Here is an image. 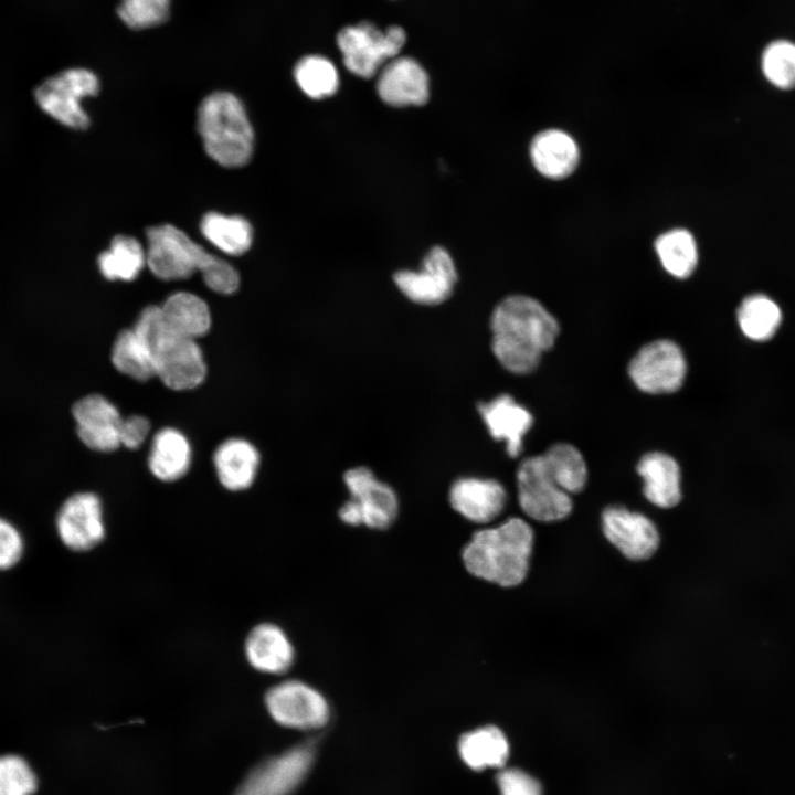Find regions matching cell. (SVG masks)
Masks as SVG:
<instances>
[{
    "mask_svg": "<svg viewBox=\"0 0 795 795\" xmlns=\"http://www.w3.org/2000/svg\"><path fill=\"white\" fill-rule=\"evenodd\" d=\"M160 308L169 327L180 336L195 340L205 335L211 327L208 305L192 293L172 294Z\"/></svg>",
    "mask_w": 795,
    "mask_h": 795,
    "instance_id": "d4e9b609",
    "label": "cell"
},
{
    "mask_svg": "<svg viewBox=\"0 0 795 795\" xmlns=\"http://www.w3.org/2000/svg\"><path fill=\"white\" fill-rule=\"evenodd\" d=\"M264 702L272 719L290 729H320L330 718V708L326 698L300 679H284L276 682L266 690Z\"/></svg>",
    "mask_w": 795,
    "mask_h": 795,
    "instance_id": "9c48e42d",
    "label": "cell"
},
{
    "mask_svg": "<svg viewBox=\"0 0 795 795\" xmlns=\"http://www.w3.org/2000/svg\"><path fill=\"white\" fill-rule=\"evenodd\" d=\"M213 462L221 485L230 491H242L252 486L259 456L250 442L231 438L218 447Z\"/></svg>",
    "mask_w": 795,
    "mask_h": 795,
    "instance_id": "603a6c76",
    "label": "cell"
},
{
    "mask_svg": "<svg viewBox=\"0 0 795 795\" xmlns=\"http://www.w3.org/2000/svg\"><path fill=\"white\" fill-rule=\"evenodd\" d=\"M686 373L687 363L681 349L668 339L646 343L628 364V374L634 384L649 394L678 391Z\"/></svg>",
    "mask_w": 795,
    "mask_h": 795,
    "instance_id": "8fae6325",
    "label": "cell"
},
{
    "mask_svg": "<svg viewBox=\"0 0 795 795\" xmlns=\"http://www.w3.org/2000/svg\"><path fill=\"white\" fill-rule=\"evenodd\" d=\"M507 502L504 486L495 479L459 478L449 489V504L465 519L487 523L496 519Z\"/></svg>",
    "mask_w": 795,
    "mask_h": 795,
    "instance_id": "d6986e66",
    "label": "cell"
},
{
    "mask_svg": "<svg viewBox=\"0 0 795 795\" xmlns=\"http://www.w3.org/2000/svg\"><path fill=\"white\" fill-rule=\"evenodd\" d=\"M97 76L86 68H70L45 80L34 91L39 107L60 124L82 130L89 118L81 100L98 93Z\"/></svg>",
    "mask_w": 795,
    "mask_h": 795,
    "instance_id": "ba28073f",
    "label": "cell"
},
{
    "mask_svg": "<svg viewBox=\"0 0 795 795\" xmlns=\"http://www.w3.org/2000/svg\"><path fill=\"white\" fill-rule=\"evenodd\" d=\"M602 527L606 539L629 560H647L659 547L654 522L624 507H607L602 513Z\"/></svg>",
    "mask_w": 795,
    "mask_h": 795,
    "instance_id": "9a60e30c",
    "label": "cell"
},
{
    "mask_svg": "<svg viewBox=\"0 0 795 795\" xmlns=\"http://www.w3.org/2000/svg\"><path fill=\"white\" fill-rule=\"evenodd\" d=\"M191 462V447L187 437L174 428L159 431L151 445L149 468L162 481H174L183 477Z\"/></svg>",
    "mask_w": 795,
    "mask_h": 795,
    "instance_id": "cb8c5ba5",
    "label": "cell"
},
{
    "mask_svg": "<svg viewBox=\"0 0 795 795\" xmlns=\"http://www.w3.org/2000/svg\"><path fill=\"white\" fill-rule=\"evenodd\" d=\"M202 277L206 286L219 294H232L240 285L237 271L219 257L202 273Z\"/></svg>",
    "mask_w": 795,
    "mask_h": 795,
    "instance_id": "74e56055",
    "label": "cell"
},
{
    "mask_svg": "<svg viewBox=\"0 0 795 795\" xmlns=\"http://www.w3.org/2000/svg\"><path fill=\"white\" fill-rule=\"evenodd\" d=\"M198 130L206 153L227 168L245 166L253 153L254 132L241 100L229 92L206 96L198 109Z\"/></svg>",
    "mask_w": 795,
    "mask_h": 795,
    "instance_id": "3957f363",
    "label": "cell"
},
{
    "mask_svg": "<svg viewBox=\"0 0 795 795\" xmlns=\"http://www.w3.org/2000/svg\"><path fill=\"white\" fill-rule=\"evenodd\" d=\"M405 41L406 34L401 26L382 31L367 21L346 26L337 35L346 67L363 78L374 76L386 62L396 57Z\"/></svg>",
    "mask_w": 795,
    "mask_h": 795,
    "instance_id": "52a82bcc",
    "label": "cell"
},
{
    "mask_svg": "<svg viewBox=\"0 0 795 795\" xmlns=\"http://www.w3.org/2000/svg\"><path fill=\"white\" fill-rule=\"evenodd\" d=\"M55 528L61 542L74 552H88L106 537L103 504L89 491L71 495L60 507Z\"/></svg>",
    "mask_w": 795,
    "mask_h": 795,
    "instance_id": "7c38bea8",
    "label": "cell"
},
{
    "mask_svg": "<svg viewBox=\"0 0 795 795\" xmlns=\"http://www.w3.org/2000/svg\"><path fill=\"white\" fill-rule=\"evenodd\" d=\"M146 236V264L162 280L184 279L197 271L202 274L216 258L171 224L151 226Z\"/></svg>",
    "mask_w": 795,
    "mask_h": 795,
    "instance_id": "5b68a950",
    "label": "cell"
},
{
    "mask_svg": "<svg viewBox=\"0 0 795 795\" xmlns=\"http://www.w3.org/2000/svg\"><path fill=\"white\" fill-rule=\"evenodd\" d=\"M294 76L300 89L315 99L333 95L339 85L337 68L329 60L319 55H308L299 60Z\"/></svg>",
    "mask_w": 795,
    "mask_h": 795,
    "instance_id": "d6a6232c",
    "label": "cell"
},
{
    "mask_svg": "<svg viewBox=\"0 0 795 795\" xmlns=\"http://www.w3.org/2000/svg\"><path fill=\"white\" fill-rule=\"evenodd\" d=\"M98 268L109 280H134L146 264V251L132 236L116 235L98 256Z\"/></svg>",
    "mask_w": 795,
    "mask_h": 795,
    "instance_id": "83f0119b",
    "label": "cell"
},
{
    "mask_svg": "<svg viewBox=\"0 0 795 795\" xmlns=\"http://www.w3.org/2000/svg\"><path fill=\"white\" fill-rule=\"evenodd\" d=\"M457 282L454 261L442 246H434L424 257L418 271H399L394 274L398 288L412 301L437 305L445 301Z\"/></svg>",
    "mask_w": 795,
    "mask_h": 795,
    "instance_id": "5bb4252c",
    "label": "cell"
},
{
    "mask_svg": "<svg viewBox=\"0 0 795 795\" xmlns=\"http://www.w3.org/2000/svg\"><path fill=\"white\" fill-rule=\"evenodd\" d=\"M497 784L500 795H542L538 781L518 768L502 770Z\"/></svg>",
    "mask_w": 795,
    "mask_h": 795,
    "instance_id": "f35d334b",
    "label": "cell"
},
{
    "mask_svg": "<svg viewBox=\"0 0 795 795\" xmlns=\"http://www.w3.org/2000/svg\"><path fill=\"white\" fill-rule=\"evenodd\" d=\"M655 248L664 268L677 278L690 276L697 266V244L691 233L683 229L661 234Z\"/></svg>",
    "mask_w": 795,
    "mask_h": 795,
    "instance_id": "4dcf8cb0",
    "label": "cell"
},
{
    "mask_svg": "<svg viewBox=\"0 0 795 795\" xmlns=\"http://www.w3.org/2000/svg\"><path fill=\"white\" fill-rule=\"evenodd\" d=\"M490 329L495 357L516 374L532 372L560 331L553 315L540 301L524 295L502 299L492 311Z\"/></svg>",
    "mask_w": 795,
    "mask_h": 795,
    "instance_id": "6da1fadb",
    "label": "cell"
},
{
    "mask_svg": "<svg viewBox=\"0 0 795 795\" xmlns=\"http://www.w3.org/2000/svg\"><path fill=\"white\" fill-rule=\"evenodd\" d=\"M517 488L520 508L537 521H558L572 511L571 495L560 487L542 455L521 462L517 470Z\"/></svg>",
    "mask_w": 795,
    "mask_h": 795,
    "instance_id": "30bf717a",
    "label": "cell"
},
{
    "mask_svg": "<svg viewBox=\"0 0 795 795\" xmlns=\"http://www.w3.org/2000/svg\"><path fill=\"white\" fill-rule=\"evenodd\" d=\"M530 156L536 169L547 178L562 179L570 176L579 162L575 140L565 131L547 129L531 142Z\"/></svg>",
    "mask_w": 795,
    "mask_h": 795,
    "instance_id": "7402d4cb",
    "label": "cell"
},
{
    "mask_svg": "<svg viewBox=\"0 0 795 795\" xmlns=\"http://www.w3.org/2000/svg\"><path fill=\"white\" fill-rule=\"evenodd\" d=\"M80 439L91 449L110 452L120 445L121 417L106 398L91 394L80 399L72 407Z\"/></svg>",
    "mask_w": 795,
    "mask_h": 795,
    "instance_id": "e0dca14e",
    "label": "cell"
},
{
    "mask_svg": "<svg viewBox=\"0 0 795 795\" xmlns=\"http://www.w3.org/2000/svg\"><path fill=\"white\" fill-rule=\"evenodd\" d=\"M24 540L20 530L0 517V571L13 568L22 558Z\"/></svg>",
    "mask_w": 795,
    "mask_h": 795,
    "instance_id": "8d00e7d4",
    "label": "cell"
},
{
    "mask_svg": "<svg viewBox=\"0 0 795 795\" xmlns=\"http://www.w3.org/2000/svg\"><path fill=\"white\" fill-rule=\"evenodd\" d=\"M533 547L532 528L520 518L476 531L462 551L466 570L504 587L523 582Z\"/></svg>",
    "mask_w": 795,
    "mask_h": 795,
    "instance_id": "7a4b0ae2",
    "label": "cell"
},
{
    "mask_svg": "<svg viewBox=\"0 0 795 795\" xmlns=\"http://www.w3.org/2000/svg\"><path fill=\"white\" fill-rule=\"evenodd\" d=\"M35 788V775L23 759L0 757V795H32Z\"/></svg>",
    "mask_w": 795,
    "mask_h": 795,
    "instance_id": "d590c367",
    "label": "cell"
},
{
    "mask_svg": "<svg viewBox=\"0 0 795 795\" xmlns=\"http://www.w3.org/2000/svg\"><path fill=\"white\" fill-rule=\"evenodd\" d=\"M736 319L743 335L753 341H765L777 331L782 312L770 297L755 294L746 297L738 308Z\"/></svg>",
    "mask_w": 795,
    "mask_h": 795,
    "instance_id": "f1b7e54d",
    "label": "cell"
},
{
    "mask_svg": "<svg viewBox=\"0 0 795 795\" xmlns=\"http://www.w3.org/2000/svg\"><path fill=\"white\" fill-rule=\"evenodd\" d=\"M150 430L149 421L140 415H131L121 420L119 426L120 445L127 448H138L148 436Z\"/></svg>",
    "mask_w": 795,
    "mask_h": 795,
    "instance_id": "ab89813d",
    "label": "cell"
},
{
    "mask_svg": "<svg viewBox=\"0 0 795 795\" xmlns=\"http://www.w3.org/2000/svg\"><path fill=\"white\" fill-rule=\"evenodd\" d=\"M112 362L118 371L138 381L156 375L152 353L134 329L124 330L117 336Z\"/></svg>",
    "mask_w": 795,
    "mask_h": 795,
    "instance_id": "f546056e",
    "label": "cell"
},
{
    "mask_svg": "<svg viewBox=\"0 0 795 795\" xmlns=\"http://www.w3.org/2000/svg\"><path fill=\"white\" fill-rule=\"evenodd\" d=\"M141 339L152 353L156 375L166 386L182 391L202 383L206 368L194 339L174 332L166 319L150 328Z\"/></svg>",
    "mask_w": 795,
    "mask_h": 795,
    "instance_id": "277c9868",
    "label": "cell"
},
{
    "mask_svg": "<svg viewBox=\"0 0 795 795\" xmlns=\"http://www.w3.org/2000/svg\"><path fill=\"white\" fill-rule=\"evenodd\" d=\"M243 655L254 671L282 676L293 667L296 653L282 626L273 622H261L247 632L243 642Z\"/></svg>",
    "mask_w": 795,
    "mask_h": 795,
    "instance_id": "2e32d148",
    "label": "cell"
},
{
    "mask_svg": "<svg viewBox=\"0 0 795 795\" xmlns=\"http://www.w3.org/2000/svg\"><path fill=\"white\" fill-rule=\"evenodd\" d=\"M765 78L775 87H795V43L780 39L766 45L761 56Z\"/></svg>",
    "mask_w": 795,
    "mask_h": 795,
    "instance_id": "836d02e7",
    "label": "cell"
},
{
    "mask_svg": "<svg viewBox=\"0 0 795 795\" xmlns=\"http://www.w3.org/2000/svg\"><path fill=\"white\" fill-rule=\"evenodd\" d=\"M542 457L560 487L568 494L581 492L587 481V467L580 451L568 443L550 446Z\"/></svg>",
    "mask_w": 795,
    "mask_h": 795,
    "instance_id": "1f68e13d",
    "label": "cell"
},
{
    "mask_svg": "<svg viewBox=\"0 0 795 795\" xmlns=\"http://www.w3.org/2000/svg\"><path fill=\"white\" fill-rule=\"evenodd\" d=\"M169 6L170 0H121L117 14L128 28L142 30L162 23Z\"/></svg>",
    "mask_w": 795,
    "mask_h": 795,
    "instance_id": "e575fe53",
    "label": "cell"
},
{
    "mask_svg": "<svg viewBox=\"0 0 795 795\" xmlns=\"http://www.w3.org/2000/svg\"><path fill=\"white\" fill-rule=\"evenodd\" d=\"M350 498L338 511L342 522L384 530L396 519L399 501L394 490L375 478L367 467H356L343 476Z\"/></svg>",
    "mask_w": 795,
    "mask_h": 795,
    "instance_id": "8992f818",
    "label": "cell"
},
{
    "mask_svg": "<svg viewBox=\"0 0 795 795\" xmlns=\"http://www.w3.org/2000/svg\"><path fill=\"white\" fill-rule=\"evenodd\" d=\"M200 230L211 244L230 255L244 254L253 241L251 224L240 215L209 212L202 218Z\"/></svg>",
    "mask_w": 795,
    "mask_h": 795,
    "instance_id": "4316f807",
    "label": "cell"
},
{
    "mask_svg": "<svg viewBox=\"0 0 795 795\" xmlns=\"http://www.w3.org/2000/svg\"><path fill=\"white\" fill-rule=\"evenodd\" d=\"M463 761L474 770L501 767L509 755V744L501 730L481 727L465 733L458 743Z\"/></svg>",
    "mask_w": 795,
    "mask_h": 795,
    "instance_id": "484cf974",
    "label": "cell"
},
{
    "mask_svg": "<svg viewBox=\"0 0 795 795\" xmlns=\"http://www.w3.org/2000/svg\"><path fill=\"white\" fill-rule=\"evenodd\" d=\"M644 495L655 506L672 508L681 499V475L677 462L661 452L645 454L637 464Z\"/></svg>",
    "mask_w": 795,
    "mask_h": 795,
    "instance_id": "44dd1931",
    "label": "cell"
},
{
    "mask_svg": "<svg viewBox=\"0 0 795 795\" xmlns=\"http://www.w3.org/2000/svg\"><path fill=\"white\" fill-rule=\"evenodd\" d=\"M315 744L306 742L255 767L234 795H290L307 775Z\"/></svg>",
    "mask_w": 795,
    "mask_h": 795,
    "instance_id": "4fadbf2b",
    "label": "cell"
},
{
    "mask_svg": "<svg viewBox=\"0 0 795 795\" xmlns=\"http://www.w3.org/2000/svg\"><path fill=\"white\" fill-rule=\"evenodd\" d=\"M478 412L491 437L505 442L506 452L510 457L519 456L522 452L523 436L533 423L531 413L506 393L490 402L479 403Z\"/></svg>",
    "mask_w": 795,
    "mask_h": 795,
    "instance_id": "ffe728a7",
    "label": "cell"
},
{
    "mask_svg": "<svg viewBox=\"0 0 795 795\" xmlns=\"http://www.w3.org/2000/svg\"><path fill=\"white\" fill-rule=\"evenodd\" d=\"M377 91L388 105L420 106L425 104L430 96L428 76L414 59L394 57L380 70Z\"/></svg>",
    "mask_w": 795,
    "mask_h": 795,
    "instance_id": "ac0fdd59",
    "label": "cell"
}]
</instances>
